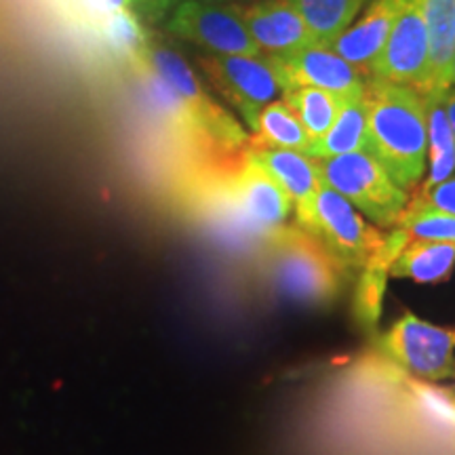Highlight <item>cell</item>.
<instances>
[{
    "mask_svg": "<svg viewBox=\"0 0 455 455\" xmlns=\"http://www.w3.org/2000/svg\"><path fill=\"white\" fill-rule=\"evenodd\" d=\"M453 378H455V371H453Z\"/></svg>",
    "mask_w": 455,
    "mask_h": 455,
    "instance_id": "f1b7e54d",
    "label": "cell"
},
{
    "mask_svg": "<svg viewBox=\"0 0 455 455\" xmlns=\"http://www.w3.org/2000/svg\"><path fill=\"white\" fill-rule=\"evenodd\" d=\"M169 32L213 55H261L249 36L238 4L184 0L169 17Z\"/></svg>",
    "mask_w": 455,
    "mask_h": 455,
    "instance_id": "9c48e42d",
    "label": "cell"
},
{
    "mask_svg": "<svg viewBox=\"0 0 455 455\" xmlns=\"http://www.w3.org/2000/svg\"><path fill=\"white\" fill-rule=\"evenodd\" d=\"M247 152L293 203L295 224L304 220L310 213L321 188L325 186L315 158L295 150H272V148L253 146H247Z\"/></svg>",
    "mask_w": 455,
    "mask_h": 455,
    "instance_id": "5bb4252c",
    "label": "cell"
},
{
    "mask_svg": "<svg viewBox=\"0 0 455 455\" xmlns=\"http://www.w3.org/2000/svg\"><path fill=\"white\" fill-rule=\"evenodd\" d=\"M283 93L301 87L325 89L339 98L365 93L367 76L325 44H312L289 55H266Z\"/></svg>",
    "mask_w": 455,
    "mask_h": 455,
    "instance_id": "8fae6325",
    "label": "cell"
},
{
    "mask_svg": "<svg viewBox=\"0 0 455 455\" xmlns=\"http://www.w3.org/2000/svg\"><path fill=\"white\" fill-rule=\"evenodd\" d=\"M181 3H184V0H181Z\"/></svg>",
    "mask_w": 455,
    "mask_h": 455,
    "instance_id": "f546056e",
    "label": "cell"
},
{
    "mask_svg": "<svg viewBox=\"0 0 455 455\" xmlns=\"http://www.w3.org/2000/svg\"><path fill=\"white\" fill-rule=\"evenodd\" d=\"M430 70V47L422 0H407L382 53L369 68L367 78L411 87L426 95Z\"/></svg>",
    "mask_w": 455,
    "mask_h": 455,
    "instance_id": "ba28073f",
    "label": "cell"
},
{
    "mask_svg": "<svg viewBox=\"0 0 455 455\" xmlns=\"http://www.w3.org/2000/svg\"><path fill=\"white\" fill-rule=\"evenodd\" d=\"M378 350L398 369L443 382L455 371V329L436 327L413 312L403 315L378 338Z\"/></svg>",
    "mask_w": 455,
    "mask_h": 455,
    "instance_id": "52a82bcc",
    "label": "cell"
},
{
    "mask_svg": "<svg viewBox=\"0 0 455 455\" xmlns=\"http://www.w3.org/2000/svg\"><path fill=\"white\" fill-rule=\"evenodd\" d=\"M352 152H369L365 93L346 100L331 129L310 146L308 156L315 161H325V158L352 155Z\"/></svg>",
    "mask_w": 455,
    "mask_h": 455,
    "instance_id": "e0dca14e",
    "label": "cell"
},
{
    "mask_svg": "<svg viewBox=\"0 0 455 455\" xmlns=\"http://www.w3.org/2000/svg\"><path fill=\"white\" fill-rule=\"evenodd\" d=\"M409 204H419V207L439 209V212L455 215V175L441 181V184L428 188V190L418 192Z\"/></svg>",
    "mask_w": 455,
    "mask_h": 455,
    "instance_id": "603a6c76",
    "label": "cell"
},
{
    "mask_svg": "<svg viewBox=\"0 0 455 455\" xmlns=\"http://www.w3.org/2000/svg\"><path fill=\"white\" fill-rule=\"evenodd\" d=\"M201 66L221 98L236 108L249 129L255 127L261 108L283 93L266 55H212L201 60Z\"/></svg>",
    "mask_w": 455,
    "mask_h": 455,
    "instance_id": "30bf717a",
    "label": "cell"
},
{
    "mask_svg": "<svg viewBox=\"0 0 455 455\" xmlns=\"http://www.w3.org/2000/svg\"><path fill=\"white\" fill-rule=\"evenodd\" d=\"M236 3H247V4H253V3H258V0H236Z\"/></svg>",
    "mask_w": 455,
    "mask_h": 455,
    "instance_id": "83f0119b",
    "label": "cell"
},
{
    "mask_svg": "<svg viewBox=\"0 0 455 455\" xmlns=\"http://www.w3.org/2000/svg\"><path fill=\"white\" fill-rule=\"evenodd\" d=\"M455 268V243L409 238L392 259L388 275L419 284L447 281Z\"/></svg>",
    "mask_w": 455,
    "mask_h": 455,
    "instance_id": "2e32d148",
    "label": "cell"
},
{
    "mask_svg": "<svg viewBox=\"0 0 455 455\" xmlns=\"http://www.w3.org/2000/svg\"><path fill=\"white\" fill-rule=\"evenodd\" d=\"M178 0H129V7L150 24H161Z\"/></svg>",
    "mask_w": 455,
    "mask_h": 455,
    "instance_id": "cb8c5ba5",
    "label": "cell"
},
{
    "mask_svg": "<svg viewBox=\"0 0 455 455\" xmlns=\"http://www.w3.org/2000/svg\"><path fill=\"white\" fill-rule=\"evenodd\" d=\"M451 87H455V55H453V64H451V78H449Z\"/></svg>",
    "mask_w": 455,
    "mask_h": 455,
    "instance_id": "4316f807",
    "label": "cell"
},
{
    "mask_svg": "<svg viewBox=\"0 0 455 455\" xmlns=\"http://www.w3.org/2000/svg\"><path fill=\"white\" fill-rule=\"evenodd\" d=\"M295 226L315 236L344 272L365 270L386 241L378 228L329 186L321 188L310 213Z\"/></svg>",
    "mask_w": 455,
    "mask_h": 455,
    "instance_id": "5b68a950",
    "label": "cell"
},
{
    "mask_svg": "<svg viewBox=\"0 0 455 455\" xmlns=\"http://www.w3.org/2000/svg\"><path fill=\"white\" fill-rule=\"evenodd\" d=\"M316 163L325 186L344 196L375 226H396L411 201V195L403 190L369 152H352Z\"/></svg>",
    "mask_w": 455,
    "mask_h": 455,
    "instance_id": "277c9868",
    "label": "cell"
},
{
    "mask_svg": "<svg viewBox=\"0 0 455 455\" xmlns=\"http://www.w3.org/2000/svg\"><path fill=\"white\" fill-rule=\"evenodd\" d=\"M422 15L430 47L426 95L445 93L451 87L449 78L455 55V0H422Z\"/></svg>",
    "mask_w": 455,
    "mask_h": 455,
    "instance_id": "9a60e30c",
    "label": "cell"
},
{
    "mask_svg": "<svg viewBox=\"0 0 455 455\" xmlns=\"http://www.w3.org/2000/svg\"><path fill=\"white\" fill-rule=\"evenodd\" d=\"M241 13L259 53L289 55L318 44L291 0H258Z\"/></svg>",
    "mask_w": 455,
    "mask_h": 455,
    "instance_id": "7c38bea8",
    "label": "cell"
},
{
    "mask_svg": "<svg viewBox=\"0 0 455 455\" xmlns=\"http://www.w3.org/2000/svg\"><path fill=\"white\" fill-rule=\"evenodd\" d=\"M405 4L407 0H371L361 20L352 21V26L346 28L329 49L367 76Z\"/></svg>",
    "mask_w": 455,
    "mask_h": 455,
    "instance_id": "4fadbf2b",
    "label": "cell"
},
{
    "mask_svg": "<svg viewBox=\"0 0 455 455\" xmlns=\"http://www.w3.org/2000/svg\"><path fill=\"white\" fill-rule=\"evenodd\" d=\"M249 146L272 148V150H295L308 155L310 138L301 127L298 114L284 100H275L261 108Z\"/></svg>",
    "mask_w": 455,
    "mask_h": 455,
    "instance_id": "d6986e66",
    "label": "cell"
},
{
    "mask_svg": "<svg viewBox=\"0 0 455 455\" xmlns=\"http://www.w3.org/2000/svg\"><path fill=\"white\" fill-rule=\"evenodd\" d=\"M203 3H209V4H232V3H236V0H203Z\"/></svg>",
    "mask_w": 455,
    "mask_h": 455,
    "instance_id": "484cf974",
    "label": "cell"
},
{
    "mask_svg": "<svg viewBox=\"0 0 455 455\" xmlns=\"http://www.w3.org/2000/svg\"><path fill=\"white\" fill-rule=\"evenodd\" d=\"M396 228H401L409 238L455 243V215L439 212V209L407 204Z\"/></svg>",
    "mask_w": 455,
    "mask_h": 455,
    "instance_id": "7402d4cb",
    "label": "cell"
},
{
    "mask_svg": "<svg viewBox=\"0 0 455 455\" xmlns=\"http://www.w3.org/2000/svg\"><path fill=\"white\" fill-rule=\"evenodd\" d=\"M266 270L278 291L301 304L333 301L344 272L315 236L295 224L266 238Z\"/></svg>",
    "mask_w": 455,
    "mask_h": 455,
    "instance_id": "7a4b0ae2",
    "label": "cell"
},
{
    "mask_svg": "<svg viewBox=\"0 0 455 455\" xmlns=\"http://www.w3.org/2000/svg\"><path fill=\"white\" fill-rule=\"evenodd\" d=\"M146 61L150 72L175 95L201 144L220 155H235L249 146V133H244L241 123L230 116V112L209 98L184 57L171 49L155 47L148 51Z\"/></svg>",
    "mask_w": 455,
    "mask_h": 455,
    "instance_id": "3957f363",
    "label": "cell"
},
{
    "mask_svg": "<svg viewBox=\"0 0 455 455\" xmlns=\"http://www.w3.org/2000/svg\"><path fill=\"white\" fill-rule=\"evenodd\" d=\"M318 44L329 47L352 26L367 0H291Z\"/></svg>",
    "mask_w": 455,
    "mask_h": 455,
    "instance_id": "ffe728a7",
    "label": "cell"
},
{
    "mask_svg": "<svg viewBox=\"0 0 455 455\" xmlns=\"http://www.w3.org/2000/svg\"><path fill=\"white\" fill-rule=\"evenodd\" d=\"M369 155L403 190H418L428 158L426 98L419 91L367 78Z\"/></svg>",
    "mask_w": 455,
    "mask_h": 455,
    "instance_id": "6da1fadb",
    "label": "cell"
},
{
    "mask_svg": "<svg viewBox=\"0 0 455 455\" xmlns=\"http://www.w3.org/2000/svg\"><path fill=\"white\" fill-rule=\"evenodd\" d=\"M218 196L228 212L243 221L258 236L268 238L287 226L293 203L275 180L249 156L247 148L230 156L220 178Z\"/></svg>",
    "mask_w": 455,
    "mask_h": 455,
    "instance_id": "8992f818",
    "label": "cell"
},
{
    "mask_svg": "<svg viewBox=\"0 0 455 455\" xmlns=\"http://www.w3.org/2000/svg\"><path fill=\"white\" fill-rule=\"evenodd\" d=\"M426 98V121H428V158L426 175L418 192L441 184L455 173V135L449 123L443 93H430Z\"/></svg>",
    "mask_w": 455,
    "mask_h": 455,
    "instance_id": "ac0fdd59",
    "label": "cell"
},
{
    "mask_svg": "<svg viewBox=\"0 0 455 455\" xmlns=\"http://www.w3.org/2000/svg\"><path fill=\"white\" fill-rule=\"evenodd\" d=\"M283 100L298 114L301 127L306 129V133L310 138V146L331 129V124L335 123V118H338V114L346 104V98H339V95L331 93V91L315 87L287 91V93H283Z\"/></svg>",
    "mask_w": 455,
    "mask_h": 455,
    "instance_id": "44dd1931",
    "label": "cell"
},
{
    "mask_svg": "<svg viewBox=\"0 0 455 455\" xmlns=\"http://www.w3.org/2000/svg\"><path fill=\"white\" fill-rule=\"evenodd\" d=\"M443 106H445L447 118L451 123L453 135H455V87H449L445 93H443Z\"/></svg>",
    "mask_w": 455,
    "mask_h": 455,
    "instance_id": "d4e9b609",
    "label": "cell"
}]
</instances>
